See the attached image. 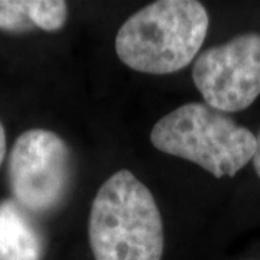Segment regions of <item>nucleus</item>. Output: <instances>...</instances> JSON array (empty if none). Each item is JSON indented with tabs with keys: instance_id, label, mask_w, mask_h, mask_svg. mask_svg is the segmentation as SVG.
<instances>
[{
	"instance_id": "nucleus-1",
	"label": "nucleus",
	"mask_w": 260,
	"mask_h": 260,
	"mask_svg": "<svg viewBox=\"0 0 260 260\" xmlns=\"http://www.w3.org/2000/svg\"><path fill=\"white\" fill-rule=\"evenodd\" d=\"M208 25V12L200 2L159 0L121 25L114 41L116 54L135 71L172 74L194 61Z\"/></svg>"
},
{
	"instance_id": "nucleus-4",
	"label": "nucleus",
	"mask_w": 260,
	"mask_h": 260,
	"mask_svg": "<svg viewBox=\"0 0 260 260\" xmlns=\"http://www.w3.org/2000/svg\"><path fill=\"white\" fill-rule=\"evenodd\" d=\"M9 186L25 211L45 214L64 201L71 181V153L51 130L23 132L10 150Z\"/></svg>"
},
{
	"instance_id": "nucleus-5",
	"label": "nucleus",
	"mask_w": 260,
	"mask_h": 260,
	"mask_svg": "<svg viewBox=\"0 0 260 260\" xmlns=\"http://www.w3.org/2000/svg\"><path fill=\"white\" fill-rule=\"evenodd\" d=\"M192 81L205 104L218 112L250 107L260 95V34H242L201 52Z\"/></svg>"
},
{
	"instance_id": "nucleus-2",
	"label": "nucleus",
	"mask_w": 260,
	"mask_h": 260,
	"mask_svg": "<svg viewBox=\"0 0 260 260\" xmlns=\"http://www.w3.org/2000/svg\"><path fill=\"white\" fill-rule=\"evenodd\" d=\"M88 242L95 260H162L164 223L158 204L130 171L116 172L97 191Z\"/></svg>"
},
{
	"instance_id": "nucleus-6",
	"label": "nucleus",
	"mask_w": 260,
	"mask_h": 260,
	"mask_svg": "<svg viewBox=\"0 0 260 260\" xmlns=\"http://www.w3.org/2000/svg\"><path fill=\"white\" fill-rule=\"evenodd\" d=\"M44 240L16 201L0 203V260H42Z\"/></svg>"
},
{
	"instance_id": "nucleus-3",
	"label": "nucleus",
	"mask_w": 260,
	"mask_h": 260,
	"mask_svg": "<svg viewBox=\"0 0 260 260\" xmlns=\"http://www.w3.org/2000/svg\"><path fill=\"white\" fill-rule=\"evenodd\" d=\"M155 148L185 159L215 178L234 177L256 152V135L205 103H186L150 132Z\"/></svg>"
},
{
	"instance_id": "nucleus-8",
	"label": "nucleus",
	"mask_w": 260,
	"mask_h": 260,
	"mask_svg": "<svg viewBox=\"0 0 260 260\" xmlns=\"http://www.w3.org/2000/svg\"><path fill=\"white\" fill-rule=\"evenodd\" d=\"M251 160H253L254 171H256V174H257L260 178V130L259 133L256 135V152H254V156H253Z\"/></svg>"
},
{
	"instance_id": "nucleus-9",
	"label": "nucleus",
	"mask_w": 260,
	"mask_h": 260,
	"mask_svg": "<svg viewBox=\"0 0 260 260\" xmlns=\"http://www.w3.org/2000/svg\"><path fill=\"white\" fill-rule=\"evenodd\" d=\"M5 156H6V132L0 121V167L5 160Z\"/></svg>"
},
{
	"instance_id": "nucleus-7",
	"label": "nucleus",
	"mask_w": 260,
	"mask_h": 260,
	"mask_svg": "<svg viewBox=\"0 0 260 260\" xmlns=\"http://www.w3.org/2000/svg\"><path fill=\"white\" fill-rule=\"evenodd\" d=\"M68 18L62 0H0V29L6 32H28L42 29L59 30Z\"/></svg>"
}]
</instances>
